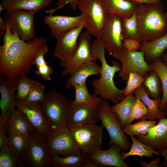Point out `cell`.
<instances>
[{
    "label": "cell",
    "instance_id": "cell-1",
    "mask_svg": "<svg viewBox=\"0 0 167 167\" xmlns=\"http://www.w3.org/2000/svg\"><path fill=\"white\" fill-rule=\"evenodd\" d=\"M3 40L0 46V75L11 81L30 72L36 54L47 42L44 37L25 41L16 32H11L7 25Z\"/></svg>",
    "mask_w": 167,
    "mask_h": 167
},
{
    "label": "cell",
    "instance_id": "cell-2",
    "mask_svg": "<svg viewBox=\"0 0 167 167\" xmlns=\"http://www.w3.org/2000/svg\"><path fill=\"white\" fill-rule=\"evenodd\" d=\"M90 50L101 64L100 78L92 81L93 93L103 100H110L116 104L126 96L124 88L120 89L118 88L113 80L115 73L120 71L121 65L115 61L112 62V66L108 63L105 56V47L101 39H96L92 43Z\"/></svg>",
    "mask_w": 167,
    "mask_h": 167
},
{
    "label": "cell",
    "instance_id": "cell-3",
    "mask_svg": "<svg viewBox=\"0 0 167 167\" xmlns=\"http://www.w3.org/2000/svg\"><path fill=\"white\" fill-rule=\"evenodd\" d=\"M164 6L161 2L139 4L135 12L138 40L141 43L159 38L167 32Z\"/></svg>",
    "mask_w": 167,
    "mask_h": 167
},
{
    "label": "cell",
    "instance_id": "cell-4",
    "mask_svg": "<svg viewBox=\"0 0 167 167\" xmlns=\"http://www.w3.org/2000/svg\"><path fill=\"white\" fill-rule=\"evenodd\" d=\"M70 101L58 92L50 90L45 92L40 104L51 129L66 127V116Z\"/></svg>",
    "mask_w": 167,
    "mask_h": 167
},
{
    "label": "cell",
    "instance_id": "cell-5",
    "mask_svg": "<svg viewBox=\"0 0 167 167\" xmlns=\"http://www.w3.org/2000/svg\"><path fill=\"white\" fill-rule=\"evenodd\" d=\"M78 148L87 155L97 150H102L104 127L96 124H78L68 126Z\"/></svg>",
    "mask_w": 167,
    "mask_h": 167
},
{
    "label": "cell",
    "instance_id": "cell-6",
    "mask_svg": "<svg viewBox=\"0 0 167 167\" xmlns=\"http://www.w3.org/2000/svg\"><path fill=\"white\" fill-rule=\"evenodd\" d=\"M110 106L106 100L102 99L98 113L102 125L109 135L108 145L115 144L119 146L123 152H127L130 148L131 143L125 134L118 117L110 110Z\"/></svg>",
    "mask_w": 167,
    "mask_h": 167
},
{
    "label": "cell",
    "instance_id": "cell-7",
    "mask_svg": "<svg viewBox=\"0 0 167 167\" xmlns=\"http://www.w3.org/2000/svg\"><path fill=\"white\" fill-rule=\"evenodd\" d=\"M50 153L47 137L34 129L28 136V145L22 158L24 165L29 167H49Z\"/></svg>",
    "mask_w": 167,
    "mask_h": 167
},
{
    "label": "cell",
    "instance_id": "cell-8",
    "mask_svg": "<svg viewBox=\"0 0 167 167\" xmlns=\"http://www.w3.org/2000/svg\"><path fill=\"white\" fill-rule=\"evenodd\" d=\"M77 8L86 15V31L96 39H101L103 28L108 13L101 0H78Z\"/></svg>",
    "mask_w": 167,
    "mask_h": 167
},
{
    "label": "cell",
    "instance_id": "cell-9",
    "mask_svg": "<svg viewBox=\"0 0 167 167\" xmlns=\"http://www.w3.org/2000/svg\"><path fill=\"white\" fill-rule=\"evenodd\" d=\"M36 12L16 10H8L4 19L11 32H16L22 39L28 41L35 38L34 17Z\"/></svg>",
    "mask_w": 167,
    "mask_h": 167
},
{
    "label": "cell",
    "instance_id": "cell-10",
    "mask_svg": "<svg viewBox=\"0 0 167 167\" xmlns=\"http://www.w3.org/2000/svg\"><path fill=\"white\" fill-rule=\"evenodd\" d=\"M112 57L122 64L119 76L127 83L131 72H136L143 77L150 70L148 63L141 51L131 52L124 47L121 51L113 53Z\"/></svg>",
    "mask_w": 167,
    "mask_h": 167
},
{
    "label": "cell",
    "instance_id": "cell-11",
    "mask_svg": "<svg viewBox=\"0 0 167 167\" xmlns=\"http://www.w3.org/2000/svg\"><path fill=\"white\" fill-rule=\"evenodd\" d=\"M47 141L51 155L66 156L81 152L71 132L66 127L57 129H50Z\"/></svg>",
    "mask_w": 167,
    "mask_h": 167
},
{
    "label": "cell",
    "instance_id": "cell-12",
    "mask_svg": "<svg viewBox=\"0 0 167 167\" xmlns=\"http://www.w3.org/2000/svg\"><path fill=\"white\" fill-rule=\"evenodd\" d=\"M102 100L99 96L94 102L85 104H77L73 100L71 101L66 116V127L78 124L97 123L100 121L98 113Z\"/></svg>",
    "mask_w": 167,
    "mask_h": 167
},
{
    "label": "cell",
    "instance_id": "cell-13",
    "mask_svg": "<svg viewBox=\"0 0 167 167\" xmlns=\"http://www.w3.org/2000/svg\"><path fill=\"white\" fill-rule=\"evenodd\" d=\"M122 19L117 14L108 13L103 28L101 39L110 55L123 48Z\"/></svg>",
    "mask_w": 167,
    "mask_h": 167
},
{
    "label": "cell",
    "instance_id": "cell-14",
    "mask_svg": "<svg viewBox=\"0 0 167 167\" xmlns=\"http://www.w3.org/2000/svg\"><path fill=\"white\" fill-rule=\"evenodd\" d=\"M92 43L90 35L87 31L80 33L78 47L74 54L68 60L60 62V65L64 68L62 72V75H71L84 63L91 60H97L91 52Z\"/></svg>",
    "mask_w": 167,
    "mask_h": 167
},
{
    "label": "cell",
    "instance_id": "cell-15",
    "mask_svg": "<svg viewBox=\"0 0 167 167\" xmlns=\"http://www.w3.org/2000/svg\"><path fill=\"white\" fill-rule=\"evenodd\" d=\"M85 24L66 31L56 39L54 57L58 58L60 62H63L72 57L77 49L79 37Z\"/></svg>",
    "mask_w": 167,
    "mask_h": 167
},
{
    "label": "cell",
    "instance_id": "cell-16",
    "mask_svg": "<svg viewBox=\"0 0 167 167\" xmlns=\"http://www.w3.org/2000/svg\"><path fill=\"white\" fill-rule=\"evenodd\" d=\"M15 105L17 109L26 115L33 129L47 137L50 128L40 102L31 103L15 100Z\"/></svg>",
    "mask_w": 167,
    "mask_h": 167
},
{
    "label": "cell",
    "instance_id": "cell-17",
    "mask_svg": "<svg viewBox=\"0 0 167 167\" xmlns=\"http://www.w3.org/2000/svg\"><path fill=\"white\" fill-rule=\"evenodd\" d=\"M44 21L49 28L52 36L56 39L66 31L85 24L86 16L83 13L75 16L50 14L44 18Z\"/></svg>",
    "mask_w": 167,
    "mask_h": 167
},
{
    "label": "cell",
    "instance_id": "cell-18",
    "mask_svg": "<svg viewBox=\"0 0 167 167\" xmlns=\"http://www.w3.org/2000/svg\"><path fill=\"white\" fill-rule=\"evenodd\" d=\"M109 146L107 150H97L89 154L88 158L98 167H129L122 156L121 148L115 144Z\"/></svg>",
    "mask_w": 167,
    "mask_h": 167
},
{
    "label": "cell",
    "instance_id": "cell-19",
    "mask_svg": "<svg viewBox=\"0 0 167 167\" xmlns=\"http://www.w3.org/2000/svg\"><path fill=\"white\" fill-rule=\"evenodd\" d=\"M16 90V81H9L0 75V124H6L12 111L15 109V93Z\"/></svg>",
    "mask_w": 167,
    "mask_h": 167
},
{
    "label": "cell",
    "instance_id": "cell-20",
    "mask_svg": "<svg viewBox=\"0 0 167 167\" xmlns=\"http://www.w3.org/2000/svg\"><path fill=\"white\" fill-rule=\"evenodd\" d=\"M137 139L157 151L167 148V118L159 119L147 135H138Z\"/></svg>",
    "mask_w": 167,
    "mask_h": 167
},
{
    "label": "cell",
    "instance_id": "cell-21",
    "mask_svg": "<svg viewBox=\"0 0 167 167\" xmlns=\"http://www.w3.org/2000/svg\"><path fill=\"white\" fill-rule=\"evenodd\" d=\"M0 11L19 10L36 12L50 4L54 0H1Z\"/></svg>",
    "mask_w": 167,
    "mask_h": 167
},
{
    "label": "cell",
    "instance_id": "cell-22",
    "mask_svg": "<svg viewBox=\"0 0 167 167\" xmlns=\"http://www.w3.org/2000/svg\"><path fill=\"white\" fill-rule=\"evenodd\" d=\"M101 66L98 65L96 60L89 61L81 65L66 80L65 87L68 89L73 87L76 85L86 82L89 76L96 75L99 76Z\"/></svg>",
    "mask_w": 167,
    "mask_h": 167
},
{
    "label": "cell",
    "instance_id": "cell-23",
    "mask_svg": "<svg viewBox=\"0 0 167 167\" xmlns=\"http://www.w3.org/2000/svg\"><path fill=\"white\" fill-rule=\"evenodd\" d=\"M108 14H117L122 18L130 17L136 12L139 4L126 0H101Z\"/></svg>",
    "mask_w": 167,
    "mask_h": 167
},
{
    "label": "cell",
    "instance_id": "cell-24",
    "mask_svg": "<svg viewBox=\"0 0 167 167\" xmlns=\"http://www.w3.org/2000/svg\"><path fill=\"white\" fill-rule=\"evenodd\" d=\"M167 48V32L161 37L149 41L141 43L139 51H142L148 63L161 58Z\"/></svg>",
    "mask_w": 167,
    "mask_h": 167
},
{
    "label": "cell",
    "instance_id": "cell-25",
    "mask_svg": "<svg viewBox=\"0 0 167 167\" xmlns=\"http://www.w3.org/2000/svg\"><path fill=\"white\" fill-rule=\"evenodd\" d=\"M133 94L140 100L147 108L148 113L146 119L150 120H159L166 116L163 111L160 109L161 98L151 99L145 90L143 84L133 92Z\"/></svg>",
    "mask_w": 167,
    "mask_h": 167
},
{
    "label": "cell",
    "instance_id": "cell-26",
    "mask_svg": "<svg viewBox=\"0 0 167 167\" xmlns=\"http://www.w3.org/2000/svg\"><path fill=\"white\" fill-rule=\"evenodd\" d=\"M137 98L131 92L117 104L110 106V110L118 117L123 130L130 124L134 105Z\"/></svg>",
    "mask_w": 167,
    "mask_h": 167
},
{
    "label": "cell",
    "instance_id": "cell-27",
    "mask_svg": "<svg viewBox=\"0 0 167 167\" xmlns=\"http://www.w3.org/2000/svg\"><path fill=\"white\" fill-rule=\"evenodd\" d=\"M5 126L7 131H13L29 136L33 130L26 115L17 109H14Z\"/></svg>",
    "mask_w": 167,
    "mask_h": 167
},
{
    "label": "cell",
    "instance_id": "cell-28",
    "mask_svg": "<svg viewBox=\"0 0 167 167\" xmlns=\"http://www.w3.org/2000/svg\"><path fill=\"white\" fill-rule=\"evenodd\" d=\"M87 158V155L82 152L66 156L50 154V164L53 167H83Z\"/></svg>",
    "mask_w": 167,
    "mask_h": 167
},
{
    "label": "cell",
    "instance_id": "cell-29",
    "mask_svg": "<svg viewBox=\"0 0 167 167\" xmlns=\"http://www.w3.org/2000/svg\"><path fill=\"white\" fill-rule=\"evenodd\" d=\"M130 136L132 144L130 149L128 152H123L121 154L124 160L130 156H145L151 158L153 156V155H159L158 152L152 147L143 143L136 139L134 136Z\"/></svg>",
    "mask_w": 167,
    "mask_h": 167
},
{
    "label": "cell",
    "instance_id": "cell-30",
    "mask_svg": "<svg viewBox=\"0 0 167 167\" xmlns=\"http://www.w3.org/2000/svg\"><path fill=\"white\" fill-rule=\"evenodd\" d=\"M6 144L16 155L22 157L27 147L28 136L15 131L7 132Z\"/></svg>",
    "mask_w": 167,
    "mask_h": 167
},
{
    "label": "cell",
    "instance_id": "cell-31",
    "mask_svg": "<svg viewBox=\"0 0 167 167\" xmlns=\"http://www.w3.org/2000/svg\"><path fill=\"white\" fill-rule=\"evenodd\" d=\"M150 70L155 71L158 75L161 83L162 97L159 107L163 111L167 102V67L161 58L156 59L148 63Z\"/></svg>",
    "mask_w": 167,
    "mask_h": 167
},
{
    "label": "cell",
    "instance_id": "cell-32",
    "mask_svg": "<svg viewBox=\"0 0 167 167\" xmlns=\"http://www.w3.org/2000/svg\"><path fill=\"white\" fill-rule=\"evenodd\" d=\"M143 83L144 88L149 96L154 99H160L162 92L161 83L157 73L153 70L148 71L144 77Z\"/></svg>",
    "mask_w": 167,
    "mask_h": 167
},
{
    "label": "cell",
    "instance_id": "cell-33",
    "mask_svg": "<svg viewBox=\"0 0 167 167\" xmlns=\"http://www.w3.org/2000/svg\"><path fill=\"white\" fill-rule=\"evenodd\" d=\"M22 157L16 155L6 144L0 151V167H24Z\"/></svg>",
    "mask_w": 167,
    "mask_h": 167
},
{
    "label": "cell",
    "instance_id": "cell-34",
    "mask_svg": "<svg viewBox=\"0 0 167 167\" xmlns=\"http://www.w3.org/2000/svg\"><path fill=\"white\" fill-rule=\"evenodd\" d=\"M48 50L47 45H45L38 53L34 61V65L37 67L35 74L44 79L49 78L51 74L54 73L53 68L48 65V62L45 59V56Z\"/></svg>",
    "mask_w": 167,
    "mask_h": 167
},
{
    "label": "cell",
    "instance_id": "cell-35",
    "mask_svg": "<svg viewBox=\"0 0 167 167\" xmlns=\"http://www.w3.org/2000/svg\"><path fill=\"white\" fill-rule=\"evenodd\" d=\"M156 123L155 120H140L134 124H129L123 131L125 134L130 136L146 135Z\"/></svg>",
    "mask_w": 167,
    "mask_h": 167
},
{
    "label": "cell",
    "instance_id": "cell-36",
    "mask_svg": "<svg viewBox=\"0 0 167 167\" xmlns=\"http://www.w3.org/2000/svg\"><path fill=\"white\" fill-rule=\"evenodd\" d=\"M36 81L28 77L26 75L19 77L16 80L17 92L15 100L25 101L29 92Z\"/></svg>",
    "mask_w": 167,
    "mask_h": 167
},
{
    "label": "cell",
    "instance_id": "cell-37",
    "mask_svg": "<svg viewBox=\"0 0 167 167\" xmlns=\"http://www.w3.org/2000/svg\"><path fill=\"white\" fill-rule=\"evenodd\" d=\"M74 88L75 96L73 101L75 104H85L92 103L96 100L99 97L94 93L90 94L89 92L86 82L77 84Z\"/></svg>",
    "mask_w": 167,
    "mask_h": 167
},
{
    "label": "cell",
    "instance_id": "cell-38",
    "mask_svg": "<svg viewBox=\"0 0 167 167\" xmlns=\"http://www.w3.org/2000/svg\"><path fill=\"white\" fill-rule=\"evenodd\" d=\"M122 27L123 40L124 39H132L138 41V29L135 13L130 17L122 18Z\"/></svg>",
    "mask_w": 167,
    "mask_h": 167
},
{
    "label": "cell",
    "instance_id": "cell-39",
    "mask_svg": "<svg viewBox=\"0 0 167 167\" xmlns=\"http://www.w3.org/2000/svg\"><path fill=\"white\" fill-rule=\"evenodd\" d=\"M45 86L36 82L34 86L28 94L25 101L31 103H37L44 99Z\"/></svg>",
    "mask_w": 167,
    "mask_h": 167
},
{
    "label": "cell",
    "instance_id": "cell-40",
    "mask_svg": "<svg viewBox=\"0 0 167 167\" xmlns=\"http://www.w3.org/2000/svg\"><path fill=\"white\" fill-rule=\"evenodd\" d=\"M147 113L148 109L146 105L140 100L137 98L134 105L130 123L137 119L146 120Z\"/></svg>",
    "mask_w": 167,
    "mask_h": 167
},
{
    "label": "cell",
    "instance_id": "cell-41",
    "mask_svg": "<svg viewBox=\"0 0 167 167\" xmlns=\"http://www.w3.org/2000/svg\"><path fill=\"white\" fill-rule=\"evenodd\" d=\"M144 79L143 77L136 72L130 73L126 85L124 88V95L126 96L133 92L143 84Z\"/></svg>",
    "mask_w": 167,
    "mask_h": 167
},
{
    "label": "cell",
    "instance_id": "cell-42",
    "mask_svg": "<svg viewBox=\"0 0 167 167\" xmlns=\"http://www.w3.org/2000/svg\"><path fill=\"white\" fill-rule=\"evenodd\" d=\"M123 46L131 52L137 51L139 50L141 43L134 39H126L123 40Z\"/></svg>",
    "mask_w": 167,
    "mask_h": 167
},
{
    "label": "cell",
    "instance_id": "cell-43",
    "mask_svg": "<svg viewBox=\"0 0 167 167\" xmlns=\"http://www.w3.org/2000/svg\"><path fill=\"white\" fill-rule=\"evenodd\" d=\"M58 7L56 9H51L47 11L48 13L52 14L56 10L60 9L63 7L65 4L69 3L71 9L75 10L77 8L78 0H58Z\"/></svg>",
    "mask_w": 167,
    "mask_h": 167
},
{
    "label": "cell",
    "instance_id": "cell-44",
    "mask_svg": "<svg viewBox=\"0 0 167 167\" xmlns=\"http://www.w3.org/2000/svg\"><path fill=\"white\" fill-rule=\"evenodd\" d=\"M7 131L4 125L0 124V149L6 144Z\"/></svg>",
    "mask_w": 167,
    "mask_h": 167
},
{
    "label": "cell",
    "instance_id": "cell-45",
    "mask_svg": "<svg viewBox=\"0 0 167 167\" xmlns=\"http://www.w3.org/2000/svg\"><path fill=\"white\" fill-rule=\"evenodd\" d=\"M160 161V160L157 158H156L154 160H152L149 163H147L145 161L142 160L140 161L139 164L143 167H156L158 166Z\"/></svg>",
    "mask_w": 167,
    "mask_h": 167
},
{
    "label": "cell",
    "instance_id": "cell-46",
    "mask_svg": "<svg viewBox=\"0 0 167 167\" xmlns=\"http://www.w3.org/2000/svg\"><path fill=\"white\" fill-rule=\"evenodd\" d=\"M126 1L137 3L142 4H152L161 3V0H126Z\"/></svg>",
    "mask_w": 167,
    "mask_h": 167
},
{
    "label": "cell",
    "instance_id": "cell-47",
    "mask_svg": "<svg viewBox=\"0 0 167 167\" xmlns=\"http://www.w3.org/2000/svg\"><path fill=\"white\" fill-rule=\"evenodd\" d=\"M160 155L164 159V164L167 167V148L157 151Z\"/></svg>",
    "mask_w": 167,
    "mask_h": 167
},
{
    "label": "cell",
    "instance_id": "cell-48",
    "mask_svg": "<svg viewBox=\"0 0 167 167\" xmlns=\"http://www.w3.org/2000/svg\"><path fill=\"white\" fill-rule=\"evenodd\" d=\"M7 28V24L5 20L0 16V29L2 31H6Z\"/></svg>",
    "mask_w": 167,
    "mask_h": 167
},
{
    "label": "cell",
    "instance_id": "cell-49",
    "mask_svg": "<svg viewBox=\"0 0 167 167\" xmlns=\"http://www.w3.org/2000/svg\"><path fill=\"white\" fill-rule=\"evenodd\" d=\"M83 167H98V166L90 160L88 157Z\"/></svg>",
    "mask_w": 167,
    "mask_h": 167
},
{
    "label": "cell",
    "instance_id": "cell-50",
    "mask_svg": "<svg viewBox=\"0 0 167 167\" xmlns=\"http://www.w3.org/2000/svg\"><path fill=\"white\" fill-rule=\"evenodd\" d=\"M161 58L164 64L167 67V48L162 55Z\"/></svg>",
    "mask_w": 167,
    "mask_h": 167
},
{
    "label": "cell",
    "instance_id": "cell-51",
    "mask_svg": "<svg viewBox=\"0 0 167 167\" xmlns=\"http://www.w3.org/2000/svg\"><path fill=\"white\" fill-rule=\"evenodd\" d=\"M163 112H164L165 116H167V102L166 103Z\"/></svg>",
    "mask_w": 167,
    "mask_h": 167
},
{
    "label": "cell",
    "instance_id": "cell-52",
    "mask_svg": "<svg viewBox=\"0 0 167 167\" xmlns=\"http://www.w3.org/2000/svg\"><path fill=\"white\" fill-rule=\"evenodd\" d=\"M165 15L166 21H167V11H166V12L165 13Z\"/></svg>",
    "mask_w": 167,
    "mask_h": 167
}]
</instances>
